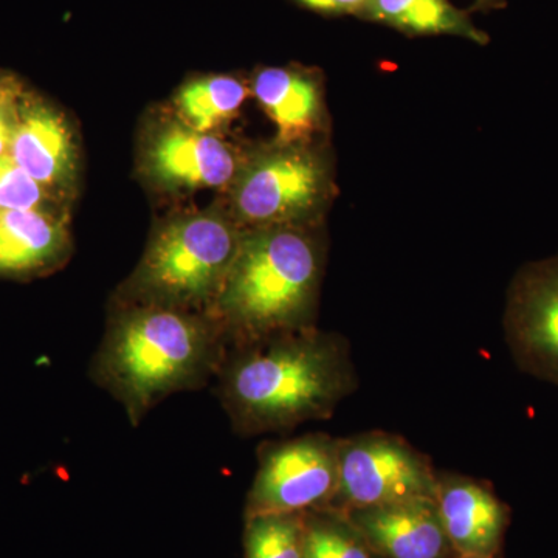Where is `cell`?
Listing matches in <instances>:
<instances>
[{
	"label": "cell",
	"instance_id": "cell-1",
	"mask_svg": "<svg viewBox=\"0 0 558 558\" xmlns=\"http://www.w3.org/2000/svg\"><path fill=\"white\" fill-rule=\"evenodd\" d=\"M215 380L244 438L328 418L357 385L347 341L314 326L227 348Z\"/></svg>",
	"mask_w": 558,
	"mask_h": 558
},
{
	"label": "cell",
	"instance_id": "cell-2",
	"mask_svg": "<svg viewBox=\"0 0 558 558\" xmlns=\"http://www.w3.org/2000/svg\"><path fill=\"white\" fill-rule=\"evenodd\" d=\"M227 347L213 312L126 304L92 357L89 377L138 427L165 399L216 379Z\"/></svg>",
	"mask_w": 558,
	"mask_h": 558
},
{
	"label": "cell",
	"instance_id": "cell-3",
	"mask_svg": "<svg viewBox=\"0 0 558 558\" xmlns=\"http://www.w3.org/2000/svg\"><path fill=\"white\" fill-rule=\"evenodd\" d=\"M319 277L322 250L300 227L242 234L240 252L213 310L229 347L312 328Z\"/></svg>",
	"mask_w": 558,
	"mask_h": 558
},
{
	"label": "cell",
	"instance_id": "cell-4",
	"mask_svg": "<svg viewBox=\"0 0 558 558\" xmlns=\"http://www.w3.org/2000/svg\"><path fill=\"white\" fill-rule=\"evenodd\" d=\"M242 234L215 216H194L168 223L150 242L132 281L128 304L213 312Z\"/></svg>",
	"mask_w": 558,
	"mask_h": 558
},
{
	"label": "cell",
	"instance_id": "cell-5",
	"mask_svg": "<svg viewBox=\"0 0 558 558\" xmlns=\"http://www.w3.org/2000/svg\"><path fill=\"white\" fill-rule=\"evenodd\" d=\"M339 442L314 433L264 444L245 517L328 509L339 488Z\"/></svg>",
	"mask_w": 558,
	"mask_h": 558
},
{
	"label": "cell",
	"instance_id": "cell-6",
	"mask_svg": "<svg viewBox=\"0 0 558 558\" xmlns=\"http://www.w3.org/2000/svg\"><path fill=\"white\" fill-rule=\"evenodd\" d=\"M438 475L424 454L399 436L365 433L339 442L337 512L411 498H435Z\"/></svg>",
	"mask_w": 558,
	"mask_h": 558
},
{
	"label": "cell",
	"instance_id": "cell-7",
	"mask_svg": "<svg viewBox=\"0 0 558 558\" xmlns=\"http://www.w3.org/2000/svg\"><path fill=\"white\" fill-rule=\"evenodd\" d=\"M263 157L242 175L236 190L238 216L255 229L299 227L314 215L330 190L322 157L295 145Z\"/></svg>",
	"mask_w": 558,
	"mask_h": 558
},
{
	"label": "cell",
	"instance_id": "cell-8",
	"mask_svg": "<svg viewBox=\"0 0 558 558\" xmlns=\"http://www.w3.org/2000/svg\"><path fill=\"white\" fill-rule=\"evenodd\" d=\"M505 328L520 368L558 385V256L524 267L513 279Z\"/></svg>",
	"mask_w": 558,
	"mask_h": 558
},
{
	"label": "cell",
	"instance_id": "cell-9",
	"mask_svg": "<svg viewBox=\"0 0 558 558\" xmlns=\"http://www.w3.org/2000/svg\"><path fill=\"white\" fill-rule=\"evenodd\" d=\"M340 513L381 558L457 557L435 498L403 499Z\"/></svg>",
	"mask_w": 558,
	"mask_h": 558
},
{
	"label": "cell",
	"instance_id": "cell-10",
	"mask_svg": "<svg viewBox=\"0 0 558 558\" xmlns=\"http://www.w3.org/2000/svg\"><path fill=\"white\" fill-rule=\"evenodd\" d=\"M436 505L454 554L495 558L501 554L510 509L478 481L438 475Z\"/></svg>",
	"mask_w": 558,
	"mask_h": 558
},
{
	"label": "cell",
	"instance_id": "cell-11",
	"mask_svg": "<svg viewBox=\"0 0 558 558\" xmlns=\"http://www.w3.org/2000/svg\"><path fill=\"white\" fill-rule=\"evenodd\" d=\"M150 159L161 180L190 189H218L227 185L236 171V159L226 143L185 128L165 132Z\"/></svg>",
	"mask_w": 558,
	"mask_h": 558
},
{
	"label": "cell",
	"instance_id": "cell-12",
	"mask_svg": "<svg viewBox=\"0 0 558 558\" xmlns=\"http://www.w3.org/2000/svg\"><path fill=\"white\" fill-rule=\"evenodd\" d=\"M253 94L277 124L282 145L304 142L322 126V90L307 73L282 68L263 69L253 80Z\"/></svg>",
	"mask_w": 558,
	"mask_h": 558
},
{
	"label": "cell",
	"instance_id": "cell-13",
	"mask_svg": "<svg viewBox=\"0 0 558 558\" xmlns=\"http://www.w3.org/2000/svg\"><path fill=\"white\" fill-rule=\"evenodd\" d=\"M65 236L49 216L35 209L0 211V274H32L61 258Z\"/></svg>",
	"mask_w": 558,
	"mask_h": 558
},
{
	"label": "cell",
	"instance_id": "cell-14",
	"mask_svg": "<svg viewBox=\"0 0 558 558\" xmlns=\"http://www.w3.org/2000/svg\"><path fill=\"white\" fill-rule=\"evenodd\" d=\"M10 153L36 182L53 183L69 167V132L49 110H33L11 132Z\"/></svg>",
	"mask_w": 558,
	"mask_h": 558
},
{
	"label": "cell",
	"instance_id": "cell-15",
	"mask_svg": "<svg viewBox=\"0 0 558 558\" xmlns=\"http://www.w3.org/2000/svg\"><path fill=\"white\" fill-rule=\"evenodd\" d=\"M362 17L407 35H451L486 44L487 35L449 0H369Z\"/></svg>",
	"mask_w": 558,
	"mask_h": 558
},
{
	"label": "cell",
	"instance_id": "cell-16",
	"mask_svg": "<svg viewBox=\"0 0 558 558\" xmlns=\"http://www.w3.org/2000/svg\"><path fill=\"white\" fill-rule=\"evenodd\" d=\"M247 98L244 84L231 76H213L190 84L179 97V109L191 130L207 132L231 119Z\"/></svg>",
	"mask_w": 558,
	"mask_h": 558
},
{
	"label": "cell",
	"instance_id": "cell-17",
	"mask_svg": "<svg viewBox=\"0 0 558 558\" xmlns=\"http://www.w3.org/2000/svg\"><path fill=\"white\" fill-rule=\"evenodd\" d=\"M303 558H381L343 513L312 510L304 519Z\"/></svg>",
	"mask_w": 558,
	"mask_h": 558
},
{
	"label": "cell",
	"instance_id": "cell-18",
	"mask_svg": "<svg viewBox=\"0 0 558 558\" xmlns=\"http://www.w3.org/2000/svg\"><path fill=\"white\" fill-rule=\"evenodd\" d=\"M306 513L245 517V558H303Z\"/></svg>",
	"mask_w": 558,
	"mask_h": 558
},
{
	"label": "cell",
	"instance_id": "cell-19",
	"mask_svg": "<svg viewBox=\"0 0 558 558\" xmlns=\"http://www.w3.org/2000/svg\"><path fill=\"white\" fill-rule=\"evenodd\" d=\"M43 199L39 183L11 157H0V211L33 209Z\"/></svg>",
	"mask_w": 558,
	"mask_h": 558
},
{
	"label": "cell",
	"instance_id": "cell-20",
	"mask_svg": "<svg viewBox=\"0 0 558 558\" xmlns=\"http://www.w3.org/2000/svg\"><path fill=\"white\" fill-rule=\"evenodd\" d=\"M296 2L319 13L362 16L369 0H296Z\"/></svg>",
	"mask_w": 558,
	"mask_h": 558
},
{
	"label": "cell",
	"instance_id": "cell-21",
	"mask_svg": "<svg viewBox=\"0 0 558 558\" xmlns=\"http://www.w3.org/2000/svg\"><path fill=\"white\" fill-rule=\"evenodd\" d=\"M11 132L5 121L0 119V157L5 156L7 149H10Z\"/></svg>",
	"mask_w": 558,
	"mask_h": 558
},
{
	"label": "cell",
	"instance_id": "cell-22",
	"mask_svg": "<svg viewBox=\"0 0 558 558\" xmlns=\"http://www.w3.org/2000/svg\"><path fill=\"white\" fill-rule=\"evenodd\" d=\"M476 5L483 10L499 9V7L505 5V0H476Z\"/></svg>",
	"mask_w": 558,
	"mask_h": 558
},
{
	"label": "cell",
	"instance_id": "cell-23",
	"mask_svg": "<svg viewBox=\"0 0 558 558\" xmlns=\"http://www.w3.org/2000/svg\"><path fill=\"white\" fill-rule=\"evenodd\" d=\"M2 109H3V95L0 94V119H2Z\"/></svg>",
	"mask_w": 558,
	"mask_h": 558
},
{
	"label": "cell",
	"instance_id": "cell-24",
	"mask_svg": "<svg viewBox=\"0 0 558 558\" xmlns=\"http://www.w3.org/2000/svg\"><path fill=\"white\" fill-rule=\"evenodd\" d=\"M453 558H472V557H459V556H457V557H453ZM495 558H501V557L498 556V557H495Z\"/></svg>",
	"mask_w": 558,
	"mask_h": 558
}]
</instances>
